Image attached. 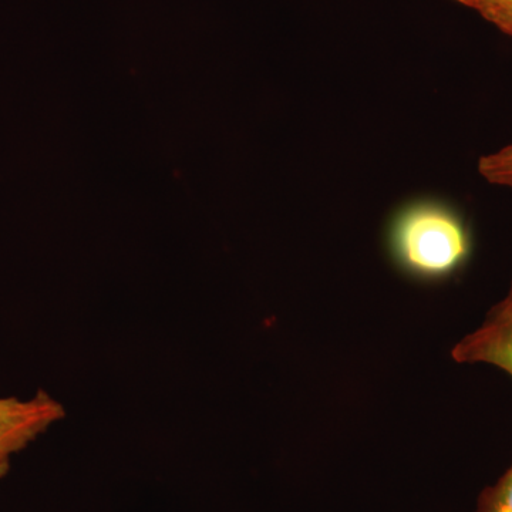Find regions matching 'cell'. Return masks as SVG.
Masks as SVG:
<instances>
[{"label": "cell", "instance_id": "cell-2", "mask_svg": "<svg viewBox=\"0 0 512 512\" xmlns=\"http://www.w3.org/2000/svg\"><path fill=\"white\" fill-rule=\"evenodd\" d=\"M66 416L62 404L43 390L32 399H0V480L9 473L16 453Z\"/></svg>", "mask_w": 512, "mask_h": 512}, {"label": "cell", "instance_id": "cell-1", "mask_svg": "<svg viewBox=\"0 0 512 512\" xmlns=\"http://www.w3.org/2000/svg\"><path fill=\"white\" fill-rule=\"evenodd\" d=\"M393 261L421 281H443L467 264L471 235L453 208L436 200H419L396 212L387 232Z\"/></svg>", "mask_w": 512, "mask_h": 512}, {"label": "cell", "instance_id": "cell-3", "mask_svg": "<svg viewBox=\"0 0 512 512\" xmlns=\"http://www.w3.org/2000/svg\"><path fill=\"white\" fill-rule=\"evenodd\" d=\"M461 365H491L512 377V281L503 301L488 312L483 325L451 350Z\"/></svg>", "mask_w": 512, "mask_h": 512}, {"label": "cell", "instance_id": "cell-7", "mask_svg": "<svg viewBox=\"0 0 512 512\" xmlns=\"http://www.w3.org/2000/svg\"><path fill=\"white\" fill-rule=\"evenodd\" d=\"M498 30H501V32H503L504 35L512 37V20H510V22L505 23V25L501 26V28Z\"/></svg>", "mask_w": 512, "mask_h": 512}, {"label": "cell", "instance_id": "cell-4", "mask_svg": "<svg viewBox=\"0 0 512 512\" xmlns=\"http://www.w3.org/2000/svg\"><path fill=\"white\" fill-rule=\"evenodd\" d=\"M478 173L487 183L512 190V144L481 157Z\"/></svg>", "mask_w": 512, "mask_h": 512}, {"label": "cell", "instance_id": "cell-6", "mask_svg": "<svg viewBox=\"0 0 512 512\" xmlns=\"http://www.w3.org/2000/svg\"><path fill=\"white\" fill-rule=\"evenodd\" d=\"M453 2L478 13L481 18L497 29L512 20V0H453Z\"/></svg>", "mask_w": 512, "mask_h": 512}, {"label": "cell", "instance_id": "cell-5", "mask_svg": "<svg viewBox=\"0 0 512 512\" xmlns=\"http://www.w3.org/2000/svg\"><path fill=\"white\" fill-rule=\"evenodd\" d=\"M477 512H512V466L478 497Z\"/></svg>", "mask_w": 512, "mask_h": 512}]
</instances>
